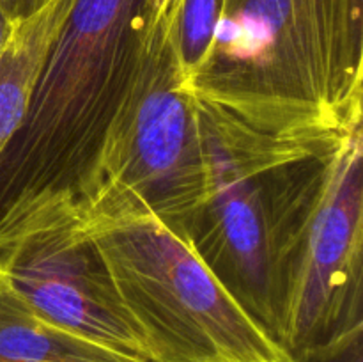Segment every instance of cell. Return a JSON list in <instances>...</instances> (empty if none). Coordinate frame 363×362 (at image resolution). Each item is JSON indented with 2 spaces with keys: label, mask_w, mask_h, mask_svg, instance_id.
<instances>
[{
  "label": "cell",
  "mask_w": 363,
  "mask_h": 362,
  "mask_svg": "<svg viewBox=\"0 0 363 362\" xmlns=\"http://www.w3.org/2000/svg\"><path fill=\"white\" fill-rule=\"evenodd\" d=\"M197 103L206 195L184 231L223 287L279 343L284 270L351 128L269 130Z\"/></svg>",
  "instance_id": "6da1fadb"
},
{
  "label": "cell",
  "mask_w": 363,
  "mask_h": 362,
  "mask_svg": "<svg viewBox=\"0 0 363 362\" xmlns=\"http://www.w3.org/2000/svg\"><path fill=\"white\" fill-rule=\"evenodd\" d=\"M199 99L269 130L363 123V0H223Z\"/></svg>",
  "instance_id": "7a4b0ae2"
},
{
  "label": "cell",
  "mask_w": 363,
  "mask_h": 362,
  "mask_svg": "<svg viewBox=\"0 0 363 362\" xmlns=\"http://www.w3.org/2000/svg\"><path fill=\"white\" fill-rule=\"evenodd\" d=\"M172 0H74L20 130L0 158V213L73 192L124 94L145 27Z\"/></svg>",
  "instance_id": "3957f363"
},
{
  "label": "cell",
  "mask_w": 363,
  "mask_h": 362,
  "mask_svg": "<svg viewBox=\"0 0 363 362\" xmlns=\"http://www.w3.org/2000/svg\"><path fill=\"white\" fill-rule=\"evenodd\" d=\"M73 194L85 220L155 213L181 227L204 201L199 103L177 60L169 13L145 27L130 82Z\"/></svg>",
  "instance_id": "277c9868"
},
{
  "label": "cell",
  "mask_w": 363,
  "mask_h": 362,
  "mask_svg": "<svg viewBox=\"0 0 363 362\" xmlns=\"http://www.w3.org/2000/svg\"><path fill=\"white\" fill-rule=\"evenodd\" d=\"M82 220L149 362H296L216 279L184 227L155 213Z\"/></svg>",
  "instance_id": "5b68a950"
},
{
  "label": "cell",
  "mask_w": 363,
  "mask_h": 362,
  "mask_svg": "<svg viewBox=\"0 0 363 362\" xmlns=\"http://www.w3.org/2000/svg\"><path fill=\"white\" fill-rule=\"evenodd\" d=\"M0 275L60 329L149 362L73 192L35 195L0 213Z\"/></svg>",
  "instance_id": "8992f818"
},
{
  "label": "cell",
  "mask_w": 363,
  "mask_h": 362,
  "mask_svg": "<svg viewBox=\"0 0 363 362\" xmlns=\"http://www.w3.org/2000/svg\"><path fill=\"white\" fill-rule=\"evenodd\" d=\"M363 133L340 138L287 261L279 343L298 355L363 330Z\"/></svg>",
  "instance_id": "52a82bcc"
},
{
  "label": "cell",
  "mask_w": 363,
  "mask_h": 362,
  "mask_svg": "<svg viewBox=\"0 0 363 362\" xmlns=\"http://www.w3.org/2000/svg\"><path fill=\"white\" fill-rule=\"evenodd\" d=\"M74 0H50L16 20L0 57V158L20 130L50 50Z\"/></svg>",
  "instance_id": "ba28073f"
},
{
  "label": "cell",
  "mask_w": 363,
  "mask_h": 362,
  "mask_svg": "<svg viewBox=\"0 0 363 362\" xmlns=\"http://www.w3.org/2000/svg\"><path fill=\"white\" fill-rule=\"evenodd\" d=\"M0 362H144L39 314L0 275Z\"/></svg>",
  "instance_id": "9c48e42d"
},
{
  "label": "cell",
  "mask_w": 363,
  "mask_h": 362,
  "mask_svg": "<svg viewBox=\"0 0 363 362\" xmlns=\"http://www.w3.org/2000/svg\"><path fill=\"white\" fill-rule=\"evenodd\" d=\"M222 7L223 0H179L177 4L172 38L188 87L208 57Z\"/></svg>",
  "instance_id": "30bf717a"
},
{
  "label": "cell",
  "mask_w": 363,
  "mask_h": 362,
  "mask_svg": "<svg viewBox=\"0 0 363 362\" xmlns=\"http://www.w3.org/2000/svg\"><path fill=\"white\" fill-rule=\"evenodd\" d=\"M296 362H363V330L298 355Z\"/></svg>",
  "instance_id": "8fae6325"
},
{
  "label": "cell",
  "mask_w": 363,
  "mask_h": 362,
  "mask_svg": "<svg viewBox=\"0 0 363 362\" xmlns=\"http://www.w3.org/2000/svg\"><path fill=\"white\" fill-rule=\"evenodd\" d=\"M48 2L50 0H0L2 7L13 20H23Z\"/></svg>",
  "instance_id": "7c38bea8"
},
{
  "label": "cell",
  "mask_w": 363,
  "mask_h": 362,
  "mask_svg": "<svg viewBox=\"0 0 363 362\" xmlns=\"http://www.w3.org/2000/svg\"><path fill=\"white\" fill-rule=\"evenodd\" d=\"M14 23H16V20H13V18L7 14V11L2 7V4H0V57H2L4 48H6L11 34H13Z\"/></svg>",
  "instance_id": "4fadbf2b"
}]
</instances>
